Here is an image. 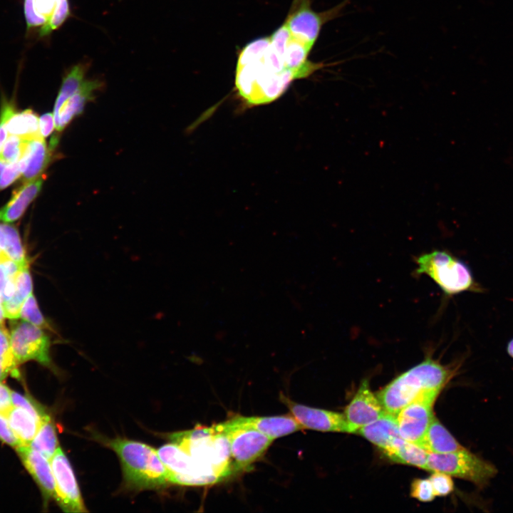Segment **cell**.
I'll return each instance as SVG.
<instances>
[{"mask_svg": "<svg viewBox=\"0 0 513 513\" xmlns=\"http://www.w3.org/2000/svg\"><path fill=\"white\" fill-rule=\"evenodd\" d=\"M299 79L269 36L247 43L239 52L235 73V90L249 107L270 103L281 97Z\"/></svg>", "mask_w": 513, "mask_h": 513, "instance_id": "cell-1", "label": "cell"}, {"mask_svg": "<svg viewBox=\"0 0 513 513\" xmlns=\"http://www.w3.org/2000/svg\"><path fill=\"white\" fill-rule=\"evenodd\" d=\"M453 370L431 356L403 373L380 389L377 397L385 411L396 416L408 404L430 390H442Z\"/></svg>", "mask_w": 513, "mask_h": 513, "instance_id": "cell-2", "label": "cell"}, {"mask_svg": "<svg viewBox=\"0 0 513 513\" xmlns=\"http://www.w3.org/2000/svg\"><path fill=\"white\" fill-rule=\"evenodd\" d=\"M106 445L118 455L128 487L142 490L171 484L170 472L152 447L122 437L108 440Z\"/></svg>", "mask_w": 513, "mask_h": 513, "instance_id": "cell-3", "label": "cell"}, {"mask_svg": "<svg viewBox=\"0 0 513 513\" xmlns=\"http://www.w3.org/2000/svg\"><path fill=\"white\" fill-rule=\"evenodd\" d=\"M194 460L197 466L216 482L237 472L227 437L214 427L196 428L170 435Z\"/></svg>", "mask_w": 513, "mask_h": 513, "instance_id": "cell-4", "label": "cell"}, {"mask_svg": "<svg viewBox=\"0 0 513 513\" xmlns=\"http://www.w3.org/2000/svg\"><path fill=\"white\" fill-rule=\"evenodd\" d=\"M415 261V274L428 276L446 296L482 290L468 266L449 252L435 249L417 256Z\"/></svg>", "mask_w": 513, "mask_h": 513, "instance_id": "cell-5", "label": "cell"}, {"mask_svg": "<svg viewBox=\"0 0 513 513\" xmlns=\"http://www.w3.org/2000/svg\"><path fill=\"white\" fill-rule=\"evenodd\" d=\"M425 470L441 472L485 487L497 473L496 467L465 447L447 453H429Z\"/></svg>", "mask_w": 513, "mask_h": 513, "instance_id": "cell-6", "label": "cell"}, {"mask_svg": "<svg viewBox=\"0 0 513 513\" xmlns=\"http://www.w3.org/2000/svg\"><path fill=\"white\" fill-rule=\"evenodd\" d=\"M213 427L227 437L237 472L250 468L266 452L274 440L254 428L232 425L227 421Z\"/></svg>", "mask_w": 513, "mask_h": 513, "instance_id": "cell-7", "label": "cell"}, {"mask_svg": "<svg viewBox=\"0 0 513 513\" xmlns=\"http://www.w3.org/2000/svg\"><path fill=\"white\" fill-rule=\"evenodd\" d=\"M11 320L10 345L18 364L33 360L51 368L49 336L42 328L24 319Z\"/></svg>", "mask_w": 513, "mask_h": 513, "instance_id": "cell-8", "label": "cell"}, {"mask_svg": "<svg viewBox=\"0 0 513 513\" xmlns=\"http://www.w3.org/2000/svg\"><path fill=\"white\" fill-rule=\"evenodd\" d=\"M341 2L328 11L318 13L311 7V0H294L284 24L297 38L314 46L324 24L336 18L346 5Z\"/></svg>", "mask_w": 513, "mask_h": 513, "instance_id": "cell-9", "label": "cell"}, {"mask_svg": "<svg viewBox=\"0 0 513 513\" xmlns=\"http://www.w3.org/2000/svg\"><path fill=\"white\" fill-rule=\"evenodd\" d=\"M440 390L424 393L396 415L398 430L405 440L419 445L434 415L432 408Z\"/></svg>", "mask_w": 513, "mask_h": 513, "instance_id": "cell-10", "label": "cell"}, {"mask_svg": "<svg viewBox=\"0 0 513 513\" xmlns=\"http://www.w3.org/2000/svg\"><path fill=\"white\" fill-rule=\"evenodd\" d=\"M55 480L56 501L66 512H86L72 467L62 449L58 447L49 460Z\"/></svg>", "mask_w": 513, "mask_h": 513, "instance_id": "cell-11", "label": "cell"}, {"mask_svg": "<svg viewBox=\"0 0 513 513\" xmlns=\"http://www.w3.org/2000/svg\"><path fill=\"white\" fill-rule=\"evenodd\" d=\"M170 475L171 484L206 485L216 483L206 475L192 457L178 445L171 442L157 450Z\"/></svg>", "mask_w": 513, "mask_h": 513, "instance_id": "cell-12", "label": "cell"}, {"mask_svg": "<svg viewBox=\"0 0 513 513\" xmlns=\"http://www.w3.org/2000/svg\"><path fill=\"white\" fill-rule=\"evenodd\" d=\"M27 31L39 28V37L58 28L70 15L68 0H24Z\"/></svg>", "mask_w": 513, "mask_h": 513, "instance_id": "cell-13", "label": "cell"}, {"mask_svg": "<svg viewBox=\"0 0 513 513\" xmlns=\"http://www.w3.org/2000/svg\"><path fill=\"white\" fill-rule=\"evenodd\" d=\"M385 413L378 397L370 390L368 381L364 379L343 414L349 433H356L358 429L376 421Z\"/></svg>", "mask_w": 513, "mask_h": 513, "instance_id": "cell-14", "label": "cell"}, {"mask_svg": "<svg viewBox=\"0 0 513 513\" xmlns=\"http://www.w3.org/2000/svg\"><path fill=\"white\" fill-rule=\"evenodd\" d=\"M280 399L290 410L291 415L304 428L322 432L349 433L343 413L299 404L282 394L280 395Z\"/></svg>", "mask_w": 513, "mask_h": 513, "instance_id": "cell-15", "label": "cell"}, {"mask_svg": "<svg viewBox=\"0 0 513 513\" xmlns=\"http://www.w3.org/2000/svg\"><path fill=\"white\" fill-rule=\"evenodd\" d=\"M103 85V82L98 79L86 80L76 93L59 106L53 108L56 130L61 133L76 117L80 115L86 103L93 100L95 93L101 90Z\"/></svg>", "mask_w": 513, "mask_h": 513, "instance_id": "cell-16", "label": "cell"}, {"mask_svg": "<svg viewBox=\"0 0 513 513\" xmlns=\"http://www.w3.org/2000/svg\"><path fill=\"white\" fill-rule=\"evenodd\" d=\"M16 450L24 465L39 486L45 501L56 500L55 480L49 460L28 445H21Z\"/></svg>", "mask_w": 513, "mask_h": 513, "instance_id": "cell-17", "label": "cell"}, {"mask_svg": "<svg viewBox=\"0 0 513 513\" xmlns=\"http://www.w3.org/2000/svg\"><path fill=\"white\" fill-rule=\"evenodd\" d=\"M227 422L235 425L254 428L273 440L304 428L292 415H289L271 417L238 416Z\"/></svg>", "mask_w": 513, "mask_h": 513, "instance_id": "cell-18", "label": "cell"}, {"mask_svg": "<svg viewBox=\"0 0 513 513\" xmlns=\"http://www.w3.org/2000/svg\"><path fill=\"white\" fill-rule=\"evenodd\" d=\"M51 160V150L47 147L43 138L28 140L19 160L24 181H31L41 176Z\"/></svg>", "mask_w": 513, "mask_h": 513, "instance_id": "cell-19", "label": "cell"}, {"mask_svg": "<svg viewBox=\"0 0 513 513\" xmlns=\"http://www.w3.org/2000/svg\"><path fill=\"white\" fill-rule=\"evenodd\" d=\"M44 179L41 175L33 180L24 182L16 189L8 203L0 209V221L10 223L19 219L39 194Z\"/></svg>", "mask_w": 513, "mask_h": 513, "instance_id": "cell-20", "label": "cell"}, {"mask_svg": "<svg viewBox=\"0 0 513 513\" xmlns=\"http://www.w3.org/2000/svg\"><path fill=\"white\" fill-rule=\"evenodd\" d=\"M2 105L6 112V126L9 135L18 136L26 140L43 138L40 133L39 118L31 109L16 113L11 103L4 101Z\"/></svg>", "mask_w": 513, "mask_h": 513, "instance_id": "cell-21", "label": "cell"}, {"mask_svg": "<svg viewBox=\"0 0 513 513\" xmlns=\"http://www.w3.org/2000/svg\"><path fill=\"white\" fill-rule=\"evenodd\" d=\"M356 433L377 446L381 452L388 448L396 439L401 437L396 417L388 413L376 421L358 429Z\"/></svg>", "mask_w": 513, "mask_h": 513, "instance_id": "cell-22", "label": "cell"}, {"mask_svg": "<svg viewBox=\"0 0 513 513\" xmlns=\"http://www.w3.org/2000/svg\"><path fill=\"white\" fill-rule=\"evenodd\" d=\"M419 446L429 453H447L464 448L435 417Z\"/></svg>", "mask_w": 513, "mask_h": 513, "instance_id": "cell-23", "label": "cell"}, {"mask_svg": "<svg viewBox=\"0 0 513 513\" xmlns=\"http://www.w3.org/2000/svg\"><path fill=\"white\" fill-rule=\"evenodd\" d=\"M393 462L425 468L429 452L419 445L404 440L396 439L386 450L382 452Z\"/></svg>", "mask_w": 513, "mask_h": 513, "instance_id": "cell-24", "label": "cell"}, {"mask_svg": "<svg viewBox=\"0 0 513 513\" xmlns=\"http://www.w3.org/2000/svg\"><path fill=\"white\" fill-rule=\"evenodd\" d=\"M15 291L12 296L2 303L5 317L9 319L19 318L21 307L33 293L32 279L28 266L22 268L14 278Z\"/></svg>", "mask_w": 513, "mask_h": 513, "instance_id": "cell-25", "label": "cell"}, {"mask_svg": "<svg viewBox=\"0 0 513 513\" xmlns=\"http://www.w3.org/2000/svg\"><path fill=\"white\" fill-rule=\"evenodd\" d=\"M6 418L22 445L28 446L41 424L28 412L17 406H13Z\"/></svg>", "mask_w": 513, "mask_h": 513, "instance_id": "cell-26", "label": "cell"}, {"mask_svg": "<svg viewBox=\"0 0 513 513\" xmlns=\"http://www.w3.org/2000/svg\"><path fill=\"white\" fill-rule=\"evenodd\" d=\"M28 446L41 453L48 460L60 447L56 428L50 415L41 423Z\"/></svg>", "mask_w": 513, "mask_h": 513, "instance_id": "cell-27", "label": "cell"}, {"mask_svg": "<svg viewBox=\"0 0 513 513\" xmlns=\"http://www.w3.org/2000/svg\"><path fill=\"white\" fill-rule=\"evenodd\" d=\"M0 249L18 264H28L16 229L8 224H0Z\"/></svg>", "mask_w": 513, "mask_h": 513, "instance_id": "cell-28", "label": "cell"}, {"mask_svg": "<svg viewBox=\"0 0 513 513\" xmlns=\"http://www.w3.org/2000/svg\"><path fill=\"white\" fill-rule=\"evenodd\" d=\"M88 68V66L86 63H78L65 73L54 108L59 106L81 88L86 81L85 76Z\"/></svg>", "mask_w": 513, "mask_h": 513, "instance_id": "cell-29", "label": "cell"}, {"mask_svg": "<svg viewBox=\"0 0 513 513\" xmlns=\"http://www.w3.org/2000/svg\"><path fill=\"white\" fill-rule=\"evenodd\" d=\"M19 318L24 319L42 329H52L51 325L41 312L33 293L24 301L20 311Z\"/></svg>", "mask_w": 513, "mask_h": 513, "instance_id": "cell-30", "label": "cell"}, {"mask_svg": "<svg viewBox=\"0 0 513 513\" xmlns=\"http://www.w3.org/2000/svg\"><path fill=\"white\" fill-rule=\"evenodd\" d=\"M11 400L14 406L21 407L26 410L40 424L49 416L46 410L29 395H21L12 390Z\"/></svg>", "mask_w": 513, "mask_h": 513, "instance_id": "cell-31", "label": "cell"}, {"mask_svg": "<svg viewBox=\"0 0 513 513\" xmlns=\"http://www.w3.org/2000/svg\"><path fill=\"white\" fill-rule=\"evenodd\" d=\"M28 140L9 135L6 140L1 156L7 163L19 161L26 147Z\"/></svg>", "mask_w": 513, "mask_h": 513, "instance_id": "cell-32", "label": "cell"}, {"mask_svg": "<svg viewBox=\"0 0 513 513\" xmlns=\"http://www.w3.org/2000/svg\"><path fill=\"white\" fill-rule=\"evenodd\" d=\"M435 496H447L454 489L451 476L441 472H432L428 479Z\"/></svg>", "mask_w": 513, "mask_h": 513, "instance_id": "cell-33", "label": "cell"}, {"mask_svg": "<svg viewBox=\"0 0 513 513\" xmlns=\"http://www.w3.org/2000/svg\"><path fill=\"white\" fill-rule=\"evenodd\" d=\"M410 496L423 502H431L436 497L428 479L414 480L410 486Z\"/></svg>", "mask_w": 513, "mask_h": 513, "instance_id": "cell-34", "label": "cell"}, {"mask_svg": "<svg viewBox=\"0 0 513 513\" xmlns=\"http://www.w3.org/2000/svg\"><path fill=\"white\" fill-rule=\"evenodd\" d=\"M21 176L19 161L7 163L0 174V190H2Z\"/></svg>", "mask_w": 513, "mask_h": 513, "instance_id": "cell-35", "label": "cell"}, {"mask_svg": "<svg viewBox=\"0 0 513 513\" xmlns=\"http://www.w3.org/2000/svg\"><path fill=\"white\" fill-rule=\"evenodd\" d=\"M0 440L15 449L22 445L12 430L7 418L1 414H0Z\"/></svg>", "mask_w": 513, "mask_h": 513, "instance_id": "cell-36", "label": "cell"}, {"mask_svg": "<svg viewBox=\"0 0 513 513\" xmlns=\"http://www.w3.org/2000/svg\"><path fill=\"white\" fill-rule=\"evenodd\" d=\"M18 366L14 355L0 357V381L9 374L18 376Z\"/></svg>", "mask_w": 513, "mask_h": 513, "instance_id": "cell-37", "label": "cell"}, {"mask_svg": "<svg viewBox=\"0 0 513 513\" xmlns=\"http://www.w3.org/2000/svg\"><path fill=\"white\" fill-rule=\"evenodd\" d=\"M11 390L0 381V414L5 417L14 406L11 400Z\"/></svg>", "mask_w": 513, "mask_h": 513, "instance_id": "cell-38", "label": "cell"}, {"mask_svg": "<svg viewBox=\"0 0 513 513\" xmlns=\"http://www.w3.org/2000/svg\"><path fill=\"white\" fill-rule=\"evenodd\" d=\"M55 128L53 114L47 113L39 118V128L41 136L45 138L48 137Z\"/></svg>", "mask_w": 513, "mask_h": 513, "instance_id": "cell-39", "label": "cell"}, {"mask_svg": "<svg viewBox=\"0 0 513 513\" xmlns=\"http://www.w3.org/2000/svg\"><path fill=\"white\" fill-rule=\"evenodd\" d=\"M10 334L4 325L0 326V357L12 356Z\"/></svg>", "mask_w": 513, "mask_h": 513, "instance_id": "cell-40", "label": "cell"}, {"mask_svg": "<svg viewBox=\"0 0 513 513\" xmlns=\"http://www.w3.org/2000/svg\"><path fill=\"white\" fill-rule=\"evenodd\" d=\"M6 112L4 106L2 105L0 114V155L4 145L9 135L6 126Z\"/></svg>", "mask_w": 513, "mask_h": 513, "instance_id": "cell-41", "label": "cell"}, {"mask_svg": "<svg viewBox=\"0 0 513 513\" xmlns=\"http://www.w3.org/2000/svg\"><path fill=\"white\" fill-rule=\"evenodd\" d=\"M4 311L3 309V306L1 303V299L0 298V326L4 325V318H5Z\"/></svg>", "mask_w": 513, "mask_h": 513, "instance_id": "cell-42", "label": "cell"}, {"mask_svg": "<svg viewBox=\"0 0 513 513\" xmlns=\"http://www.w3.org/2000/svg\"><path fill=\"white\" fill-rule=\"evenodd\" d=\"M507 351L509 356L513 358V338H512L507 346Z\"/></svg>", "mask_w": 513, "mask_h": 513, "instance_id": "cell-43", "label": "cell"}, {"mask_svg": "<svg viewBox=\"0 0 513 513\" xmlns=\"http://www.w3.org/2000/svg\"><path fill=\"white\" fill-rule=\"evenodd\" d=\"M7 162L4 160V158L0 155V174L1 173L2 170L6 165Z\"/></svg>", "mask_w": 513, "mask_h": 513, "instance_id": "cell-44", "label": "cell"}, {"mask_svg": "<svg viewBox=\"0 0 513 513\" xmlns=\"http://www.w3.org/2000/svg\"><path fill=\"white\" fill-rule=\"evenodd\" d=\"M9 258L0 249V262L4 261Z\"/></svg>", "mask_w": 513, "mask_h": 513, "instance_id": "cell-45", "label": "cell"}]
</instances>
